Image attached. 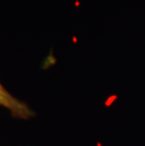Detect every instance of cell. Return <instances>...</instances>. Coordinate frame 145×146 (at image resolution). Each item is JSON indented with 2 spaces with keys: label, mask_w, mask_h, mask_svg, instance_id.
Instances as JSON below:
<instances>
[{
  "label": "cell",
  "mask_w": 145,
  "mask_h": 146,
  "mask_svg": "<svg viewBox=\"0 0 145 146\" xmlns=\"http://www.w3.org/2000/svg\"><path fill=\"white\" fill-rule=\"evenodd\" d=\"M0 107L11 112V116L21 120H29L35 116V112L26 103L13 96L0 83Z\"/></svg>",
  "instance_id": "1"
}]
</instances>
